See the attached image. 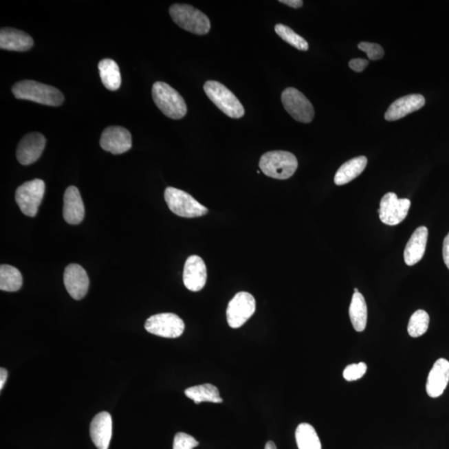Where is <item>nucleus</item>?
<instances>
[{
    "instance_id": "39448f33",
    "label": "nucleus",
    "mask_w": 449,
    "mask_h": 449,
    "mask_svg": "<svg viewBox=\"0 0 449 449\" xmlns=\"http://www.w3.org/2000/svg\"><path fill=\"white\" fill-rule=\"evenodd\" d=\"M204 89L206 96L222 113L232 118H241L244 116V107L239 99L222 83L208 81L206 82Z\"/></svg>"
},
{
    "instance_id": "f3484780",
    "label": "nucleus",
    "mask_w": 449,
    "mask_h": 449,
    "mask_svg": "<svg viewBox=\"0 0 449 449\" xmlns=\"http://www.w3.org/2000/svg\"><path fill=\"white\" fill-rule=\"evenodd\" d=\"M112 430V417L109 413L103 411L95 416L90 425V436L95 446L98 449H109Z\"/></svg>"
},
{
    "instance_id": "a211bd4d",
    "label": "nucleus",
    "mask_w": 449,
    "mask_h": 449,
    "mask_svg": "<svg viewBox=\"0 0 449 449\" xmlns=\"http://www.w3.org/2000/svg\"><path fill=\"white\" fill-rule=\"evenodd\" d=\"M449 381V362L447 360L439 359L432 366L428 377L426 391L431 398H438L443 395Z\"/></svg>"
},
{
    "instance_id": "9d476101",
    "label": "nucleus",
    "mask_w": 449,
    "mask_h": 449,
    "mask_svg": "<svg viewBox=\"0 0 449 449\" xmlns=\"http://www.w3.org/2000/svg\"><path fill=\"white\" fill-rule=\"evenodd\" d=\"M256 311V300L248 292L237 293L229 302L226 319L230 328L237 329L243 325Z\"/></svg>"
},
{
    "instance_id": "f8f14e48",
    "label": "nucleus",
    "mask_w": 449,
    "mask_h": 449,
    "mask_svg": "<svg viewBox=\"0 0 449 449\" xmlns=\"http://www.w3.org/2000/svg\"><path fill=\"white\" fill-rule=\"evenodd\" d=\"M100 146L114 155L124 153L132 149V135L122 127H109L102 133Z\"/></svg>"
},
{
    "instance_id": "f03ea898",
    "label": "nucleus",
    "mask_w": 449,
    "mask_h": 449,
    "mask_svg": "<svg viewBox=\"0 0 449 449\" xmlns=\"http://www.w3.org/2000/svg\"><path fill=\"white\" fill-rule=\"evenodd\" d=\"M155 105L166 117L182 119L188 113L184 98L173 87L164 82L155 83L152 90Z\"/></svg>"
},
{
    "instance_id": "5701e85b",
    "label": "nucleus",
    "mask_w": 449,
    "mask_h": 449,
    "mask_svg": "<svg viewBox=\"0 0 449 449\" xmlns=\"http://www.w3.org/2000/svg\"><path fill=\"white\" fill-rule=\"evenodd\" d=\"M349 314L353 329L357 332L364 331L366 328L368 311L366 302L362 294L360 292L353 294Z\"/></svg>"
},
{
    "instance_id": "1a4fd4ad",
    "label": "nucleus",
    "mask_w": 449,
    "mask_h": 449,
    "mask_svg": "<svg viewBox=\"0 0 449 449\" xmlns=\"http://www.w3.org/2000/svg\"><path fill=\"white\" fill-rule=\"evenodd\" d=\"M145 329L153 335L174 339L184 333L185 324L175 314L162 313L149 317L146 321Z\"/></svg>"
},
{
    "instance_id": "7c9ffc66",
    "label": "nucleus",
    "mask_w": 449,
    "mask_h": 449,
    "mask_svg": "<svg viewBox=\"0 0 449 449\" xmlns=\"http://www.w3.org/2000/svg\"><path fill=\"white\" fill-rule=\"evenodd\" d=\"M359 50H362L367 54V56L371 61H379L384 57V51L382 47L378 43L361 42L358 45Z\"/></svg>"
},
{
    "instance_id": "ddd939ff",
    "label": "nucleus",
    "mask_w": 449,
    "mask_h": 449,
    "mask_svg": "<svg viewBox=\"0 0 449 449\" xmlns=\"http://www.w3.org/2000/svg\"><path fill=\"white\" fill-rule=\"evenodd\" d=\"M46 138L39 133H31L19 142L16 156L19 164L25 166L33 164L45 150Z\"/></svg>"
},
{
    "instance_id": "9b49d317",
    "label": "nucleus",
    "mask_w": 449,
    "mask_h": 449,
    "mask_svg": "<svg viewBox=\"0 0 449 449\" xmlns=\"http://www.w3.org/2000/svg\"><path fill=\"white\" fill-rule=\"evenodd\" d=\"M411 201L404 198L399 199L393 193L385 194L380 201V218L385 225L396 226L406 218Z\"/></svg>"
},
{
    "instance_id": "6ab92c4d",
    "label": "nucleus",
    "mask_w": 449,
    "mask_h": 449,
    "mask_svg": "<svg viewBox=\"0 0 449 449\" xmlns=\"http://www.w3.org/2000/svg\"><path fill=\"white\" fill-rule=\"evenodd\" d=\"M425 98L420 94H410L397 99L384 114L387 121H396L422 109Z\"/></svg>"
},
{
    "instance_id": "473e14b6",
    "label": "nucleus",
    "mask_w": 449,
    "mask_h": 449,
    "mask_svg": "<svg viewBox=\"0 0 449 449\" xmlns=\"http://www.w3.org/2000/svg\"><path fill=\"white\" fill-rule=\"evenodd\" d=\"M369 65V61L366 59L362 58H355L349 61V65L351 69L357 73H360L363 72Z\"/></svg>"
},
{
    "instance_id": "423d86ee",
    "label": "nucleus",
    "mask_w": 449,
    "mask_h": 449,
    "mask_svg": "<svg viewBox=\"0 0 449 449\" xmlns=\"http://www.w3.org/2000/svg\"><path fill=\"white\" fill-rule=\"evenodd\" d=\"M164 197L169 209L179 217H199L208 212V208L184 190L168 188L165 190Z\"/></svg>"
},
{
    "instance_id": "dca6fc26",
    "label": "nucleus",
    "mask_w": 449,
    "mask_h": 449,
    "mask_svg": "<svg viewBox=\"0 0 449 449\" xmlns=\"http://www.w3.org/2000/svg\"><path fill=\"white\" fill-rule=\"evenodd\" d=\"M63 216L66 222L70 225L80 224L85 218V205L76 186H71L65 190L63 197Z\"/></svg>"
},
{
    "instance_id": "c9c22d12",
    "label": "nucleus",
    "mask_w": 449,
    "mask_h": 449,
    "mask_svg": "<svg viewBox=\"0 0 449 449\" xmlns=\"http://www.w3.org/2000/svg\"><path fill=\"white\" fill-rule=\"evenodd\" d=\"M8 378V371L6 369H0V391H2L6 383Z\"/></svg>"
},
{
    "instance_id": "f704fd0d",
    "label": "nucleus",
    "mask_w": 449,
    "mask_h": 449,
    "mask_svg": "<svg viewBox=\"0 0 449 449\" xmlns=\"http://www.w3.org/2000/svg\"><path fill=\"white\" fill-rule=\"evenodd\" d=\"M280 3H284L285 6L294 8V9H299L303 6V1L301 0H281Z\"/></svg>"
},
{
    "instance_id": "bb28decb",
    "label": "nucleus",
    "mask_w": 449,
    "mask_h": 449,
    "mask_svg": "<svg viewBox=\"0 0 449 449\" xmlns=\"http://www.w3.org/2000/svg\"><path fill=\"white\" fill-rule=\"evenodd\" d=\"M296 439L299 449H322L319 436L311 424H300L296 430Z\"/></svg>"
},
{
    "instance_id": "72a5a7b5",
    "label": "nucleus",
    "mask_w": 449,
    "mask_h": 449,
    "mask_svg": "<svg viewBox=\"0 0 449 449\" xmlns=\"http://www.w3.org/2000/svg\"><path fill=\"white\" fill-rule=\"evenodd\" d=\"M443 256L445 265L449 270V233L444 238L443 245Z\"/></svg>"
},
{
    "instance_id": "6e6552de",
    "label": "nucleus",
    "mask_w": 449,
    "mask_h": 449,
    "mask_svg": "<svg viewBox=\"0 0 449 449\" xmlns=\"http://www.w3.org/2000/svg\"><path fill=\"white\" fill-rule=\"evenodd\" d=\"M281 102L286 112L295 120L309 123L315 116V110L312 103L299 90L288 87L281 94Z\"/></svg>"
},
{
    "instance_id": "20e7f679",
    "label": "nucleus",
    "mask_w": 449,
    "mask_h": 449,
    "mask_svg": "<svg viewBox=\"0 0 449 449\" xmlns=\"http://www.w3.org/2000/svg\"><path fill=\"white\" fill-rule=\"evenodd\" d=\"M169 14L179 27L194 34H208L212 27L208 16L188 5L176 3L170 7Z\"/></svg>"
},
{
    "instance_id": "0eeeda50",
    "label": "nucleus",
    "mask_w": 449,
    "mask_h": 449,
    "mask_svg": "<svg viewBox=\"0 0 449 449\" xmlns=\"http://www.w3.org/2000/svg\"><path fill=\"white\" fill-rule=\"evenodd\" d=\"M45 193V182L34 179L19 186L15 193V201L23 214L34 217L38 213Z\"/></svg>"
},
{
    "instance_id": "a878e982",
    "label": "nucleus",
    "mask_w": 449,
    "mask_h": 449,
    "mask_svg": "<svg viewBox=\"0 0 449 449\" xmlns=\"http://www.w3.org/2000/svg\"><path fill=\"white\" fill-rule=\"evenodd\" d=\"M22 285L23 276L18 269L9 265L0 266V289L1 291L18 292L22 287Z\"/></svg>"
},
{
    "instance_id": "393cba45",
    "label": "nucleus",
    "mask_w": 449,
    "mask_h": 449,
    "mask_svg": "<svg viewBox=\"0 0 449 449\" xmlns=\"http://www.w3.org/2000/svg\"><path fill=\"white\" fill-rule=\"evenodd\" d=\"M185 395L188 398L193 400L196 404H199L202 402L215 404L223 402V399L220 396V392L218 391V388L210 384L197 385V386L186 388Z\"/></svg>"
},
{
    "instance_id": "412c9836",
    "label": "nucleus",
    "mask_w": 449,
    "mask_h": 449,
    "mask_svg": "<svg viewBox=\"0 0 449 449\" xmlns=\"http://www.w3.org/2000/svg\"><path fill=\"white\" fill-rule=\"evenodd\" d=\"M428 236V228L425 226H420L413 233L404 253V261L408 265H415L422 260L426 250Z\"/></svg>"
},
{
    "instance_id": "7ed1b4c3",
    "label": "nucleus",
    "mask_w": 449,
    "mask_h": 449,
    "mask_svg": "<svg viewBox=\"0 0 449 449\" xmlns=\"http://www.w3.org/2000/svg\"><path fill=\"white\" fill-rule=\"evenodd\" d=\"M259 166L266 176L285 180L295 174L298 168L297 158L286 151H272L261 157Z\"/></svg>"
},
{
    "instance_id": "2eb2a0df",
    "label": "nucleus",
    "mask_w": 449,
    "mask_h": 449,
    "mask_svg": "<svg viewBox=\"0 0 449 449\" xmlns=\"http://www.w3.org/2000/svg\"><path fill=\"white\" fill-rule=\"evenodd\" d=\"M208 279V272L204 260L198 256H190L186 261L184 283L189 291L197 292L204 288Z\"/></svg>"
},
{
    "instance_id": "c756f323",
    "label": "nucleus",
    "mask_w": 449,
    "mask_h": 449,
    "mask_svg": "<svg viewBox=\"0 0 449 449\" xmlns=\"http://www.w3.org/2000/svg\"><path fill=\"white\" fill-rule=\"evenodd\" d=\"M366 371V364L364 362L352 364L344 369L343 376L347 381H355L362 378Z\"/></svg>"
},
{
    "instance_id": "e433bc0d",
    "label": "nucleus",
    "mask_w": 449,
    "mask_h": 449,
    "mask_svg": "<svg viewBox=\"0 0 449 449\" xmlns=\"http://www.w3.org/2000/svg\"><path fill=\"white\" fill-rule=\"evenodd\" d=\"M265 449H277L276 445L272 441H269L267 443L265 444Z\"/></svg>"
},
{
    "instance_id": "b1692460",
    "label": "nucleus",
    "mask_w": 449,
    "mask_h": 449,
    "mask_svg": "<svg viewBox=\"0 0 449 449\" xmlns=\"http://www.w3.org/2000/svg\"><path fill=\"white\" fill-rule=\"evenodd\" d=\"M99 74L107 89L116 91L120 87L122 78L120 69L113 59L105 58L98 63Z\"/></svg>"
},
{
    "instance_id": "4c0bfd02",
    "label": "nucleus",
    "mask_w": 449,
    "mask_h": 449,
    "mask_svg": "<svg viewBox=\"0 0 449 449\" xmlns=\"http://www.w3.org/2000/svg\"><path fill=\"white\" fill-rule=\"evenodd\" d=\"M356 292H359V291H358V289L355 288V293H356Z\"/></svg>"
},
{
    "instance_id": "c85d7f7f",
    "label": "nucleus",
    "mask_w": 449,
    "mask_h": 449,
    "mask_svg": "<svg viewBox=\"0 0 449 449\" xmlns=\"http://www.w3.org/2000/svg\"><path fill=\"white\" fill-rule=\"evenodd\" d=\"M276 33L280 36L289 45L296 47L298 50L307 51L309 45L307 41L301 36L297 34L291 28L278 23L275 27Z\"/></svg>"
},
{
    "instance_id": "4468645a",
    "label": "nucleus",
    "mask_w": 449,
    "mask_h": 449,
    "mask_svg": "<svg viewBox=\"0 0 449 449\" xmlns=\"http://www.w3.org/2000/svg\"><path fill=\"white\" fill-rule=\"evenodd\" d=\"M63 282L67 293L74 300L83 299L89 291V276L85 270L78 264H70L67 266L63 274Z\"/></svg>"
},
{
    "instance_id": "cd10ccee",
    "label": "nucleus",
    "mask_w": 449,
    "mask_h": 449,
    "mask_svg": "<svg viewBox=\"0 0 449 449\" xmlns=\"http://www.w3.org/2000/svg\"><path fill=\"white\" fill-rule=\"evenodd\" d=\"M429 325L428 314L419 309L413 314L408 325V335L413 338H418L427 332Z\"/></svg>"
},
{
    "instance_id": "4be33fe9",
    "label": "nucleus",
    "mask_w": 449,
    "mask_h": 449,
    "mask_svg": "<svg viewBox=\"0 0 449 449\" xmlns=\"http://www.w3.org/2000/svg\"><path fill=\"white\" fill-rule=\"evenodd\" d=\"M367 158L361 156L351 159L340 166L335 176V184L342 186L359 177L367 166Z\"/></svg>"
},
{
    "instance_id": "2f4dec72",
    "label": "nucleus",
    "mask_w": 449,
    "mask_h": 449,
    "mask_svg": "<svg viewBox=\"0 0 449 449\" xmlns=\"http://www.w3.org/2000/svg\"><path fill=\"white\" fill-rule=\"evenodd\" d=\"M199 445L193 436L185 432H177L174 438L173 449H193Z\"/></svg>"
},
{
    "instance_id": "f257e3e1",
    "label": "nucleus",
    "mask_w": 449,
    "mask_h": 449,
    "mask_svg": "<svg viewBox=\"0 0 449 449\" xmlns=\"http://www.w3.org/2000/svg\"><path fill=\"white\" fill-rule=\"evenodd\" d=\"M12 92L17 99L30 100L39 105L58 107L63 105L65 97L56 87L33 80L16 83Z\"/></svg>"
},
{
    "instance_id": "aec40b11",
    "label": "nucleus",
    "mask_w": 449,
    "mask_h": 449,
    "mask_svg": "<svg viewBox=\"0 0 449 449\" xmlns=\"http://www.w3.org/2000/svg\"><path fill=\"white\" fill-rule=\"evenodd\" d=\"M34 39L25 32L12 29V28H3L0 31V49L25 52L32 49L34 46Z\"/></svg>"
}]
</instances>
